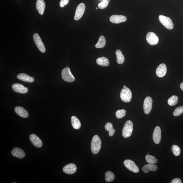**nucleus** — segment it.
<instances>
[{
    "label": "nucleus",
    "mask_w": 183,
    "mask_h": 183,
    "mask_svg": "<svg viewBox=\"0 0 183 183\" xmlns=\"http://www.w3.org/2000/svg\"><path fill=\"white\" fill-rule=\"evenodd\" d=\"M101 141L98 135H95L93 138L91 142V150L93 154L95 155L100 151L101 148Z\"/></svg>",
    "instance_id": "f257e3e1"
},
{
    "label": "nucleus",
    "mask_w": 183,
    "mask_h": 183,
    "mask_svg": "<svg viewBox=\"0 0 183 183\" xmlns=\"http://www.w3.org/2000/svg\"><path fill=\"white\" fill-rule=\"evenodd\" d=\"M133 123L131 120H127L125 122L122 132L123 137L128 138L131 135L133 130Z\"/></svg>",
    "instance_id": "f03ea898"
},
{
    "label": "nucleus",
    "mask_w": 183,
    "mask_h": 183,
    "mask_svg": "<svg viewBox=\"0 0 183 183\" xmlns=\"http://www.w3.org/2000/svg\"><path fill=\"white\" fill-rule=\"evenodd\" d=\"M61 75L63 80L66 82L72 83L75 80V77L72 74L69 67H66L63 70Z\"/></svg>",
    "instance_id": "7ed1b4c3"
},
{
    "label": "nucleus",
    "mask_w": 183,
    "mask_h": 183,
    "mask_svg": "<svg viewBox=\"0 0 183 183\" xmlns=\"http://www.w3.org/2000/svg\"><path fill=\"white\" fill-rule=\"evenodd\" d=\"M159 20L162 25L165 28L169 30L172 29L174 24L172 21L169 17L160 15L159 16Z\"/></svg>",
    "instance_id": "20e7f679"
},
{
    "label": "nucleus",
    "mask_w": 183,
    "mask_h": 183,
    "mask_svg": "<svg viewBox=\"0 0 183 183\" xmlns=\"http://www.w3.org/2000/svg\"><path fill=\"white\" fill-rule=\"evenodd\" d=\"M120 98L123 102L129 103L130 101L132 98L131 91L129 88H123L120 92Z\"/></svg>",
    "instance_id": "39448f33"
},
{
    "label": "nucleus",
    "mask_w": 183,
    "mask_h": 183,
    "mask_svg": "<svg viewBox=\"0 0 183 183\" xmlns=\"http://www.w3.org/2000/svg\"><path fill=\"white\" fill-rule=\"evenodd\" d=\"M123 164L125 167L130 171L135 173H137L139 172L138 167L133 161L129 160H125Z\"/></svg>",
    "instance_id": "423d86ee"
},
{
    "label": "nucleus",
    "mask_w": 183,
    "mask_h": 183,
    "mask_svg": "<svg viewBox=\"0 0 183 183\" xmlns=\"http://www.w3.org/2000/svg\"><path fill=\"white\" fill-rule=\"evenodd\" d=\"M33 38L35 45L40 51L43 53H45L46 52V48L39 35L37 33L34 34Z\"/></svg>",
    "instance_id": "0eeeda50"
},
{
    "label": "nucleus",
    "mask_w": 183,
    "mask_h": 183,
    "mask_svg": "<svg viewBox=\"0 0 183 183\" xmlns=\"http://www.w3.org/2000/svg\"><path fill=\"white\" fill-rule=\"evenodd\" d=\"M147 42L151 45H157L159 41V38L156 34L152 32L147 33L146 36Z\"/></svg>",
    "instance_id": "6e6552de"
},
{
    "label": "nucleus",
    "mask_w": 183,
    "mask_h": 183,
    "mask_svg": "<svg viewBox=\"0 0 183 183\" xmlns=\"http://www.w3.org/2000/svg\"><path fill=\"white\" fill-rule=\"evenodd\" d=\"M85 6L84 4L81 3L79 4L76 8L75 14V20L78 21L82 17L85 12Z\"/></svg>",
    "instance_id": "1a4fd4ad"
},
{
    "label": "nucleus",
    "mask_w": 183,
    "mask_h": 183,
    "mask_svg": "<svg viewBox=\"0 0 183 183\" xmlns=\"http://www.w3.org/2000/svg\"><path fill=\"white\" fill-rule=\"evenodd\" d=\"M153 100L150 97H147L144 101V109L145 114H148L150 112L152 107Z\"/></svg>",
    "instance_id": "9d476101"
},
{
    "label": "nucleus",
    "mask_w": 183,
    "mask_h": 183,
    "mask_svg": "<svg viewBox=\"0 0 183 183\" xmlns=\"http://www.w3.org/2000/svg\"><path fill=\"white\" fill-rule=\"evenodd\" d=\"M110 21L114 23H120L127 21V17L123 15H114L110 17Z\"/></svg>",
    "instance_id": "9b49d317"
},
{
    "label": "nucleus",
    "mask_w": 183,
    "mask_h": 183,
    "mask_svg": "<svg viewBox=\"0 0 183 183\" xmlns=\"http://www.w3.org/2000/svg\"><path fill=\"white\" fill-rule=\"evenodd\" d=\"M153 138L154 142L156 144H158L160 142L161 139V130L160 127L157 126L154 129Z\"/></svg>",
    "instance_id": "f8f14e48"
},
{
    "label": "nucleus",
    "mask_w": 183,
    "mask_h": 183,
    "mask_svg": "<svg viewBox=\"0 0 183 183\" xmlns=\"http://www.w3.org/2000/svg\"><path fill=\"white\" fill-rule=\"evenodd\" d=\"M30 140L31 142L35 147L40 148L42 146V142L40 139L35 134H31L30 136Z\"/></svg>",
    "instance_id": "ddd939ff"
},
{
    "label": "nucleus",
    "mask_w": 183,
    "mask_h": 183,
    "mask_svg": "<svg viewBox=\"0 0 183 183\" xmlns=\"http://www.w3.org/2000/svg\"><path fill=\"white\" fill-rule=\"evenodd\" d=\"M12 89L14 92L21 94H25L28 91L26 87L19 83H15L12 85Z\"/></svg>",
    "instance_id": "4468645a"
},
{
    "label": "nucleus",
    "mask_w": 183,
    "mask_h": 183,
    "mask_svg": "<svg viewBox=\"0 0 183 183\" xmlns=\"http://www.w3.org/2000/svg\"><path fill=\"white\" fill-rule=\"evenodd\" d=\"M77 166L74 164H70L66 165L63 169V171L67 174H73L76 172Z\"/></svg>",
    "instance_id": "2eb2a0df"
},
{
    "label": "nucleus",
    "mask_w": 183,
    "mask_h": 183,
    "mask_svg": "<svg viewBox=\"0 0 183 183\" xmlns=\"http://www.w3.org/2000/svg\"><path fill=\"white\" fill-rule=\"evenodd\" d=\"M167 68L164 63L161 64L158 66L156 70V75L159 78H162L166 74Z\"/></svg>",
    "instance_id": "dca6fc26"
},
{
    "label": "nucleus",
    "mask_w": 183,
    "mask_h": 183,
    "mask_svg": "<svg viewBox=\"0 0 183 183\" xmlns=\"http://www.w3.org/2000/svg\"><path fill=\"white\" fill-rule=\"evenodd\" d=\"M11 154L12 156L21 159L25 157L26 154L19 147H15L11 151Z\"/></svg>",
    "instance_id": "f3484780"
},
{
    "label": "nucleus",
    "mask_w": 183,
    "mask_h": 183,
    "mask_svg": "<svg viewBox=\"0 0 183 183\" xmlns=\"http://www.w3.org/2000/svg\"><path fill=\"white\" fill-rule=\"evenodd\" d=\"M15 111L18 115L23 118H26L28 116V112L23 108L17 107L15 108Z\"/></svg>",
    "instance_id": "a211bd4d"
},
{
    "label": "nucleus",
    "mask_w": 183,
    "mask_h": 183,
    "mask_svg": "<svg viewBox=\"0 0 183 183\" xmlns=\"http://www.w3.org/2000/svg\"><path fill=\"white\" fill-rule=\"evenodd\" d=\"M17 78L21 80L29 83L34 82V79L28 75L24 73H21L17 75Z\"/></svg>",
    "instance_id": "6ab92c4d"
},
{
    "label": "nucleus",
    "mask_w": 183,
    "mask_h": 183,
    "mask_svg": "<svg viewBox=\"0 0 183 183\" xmlns=\"http://www.w3.org/2000/svg\"><path fill=\"white\" fill-rule=\"evenodd\" d=\"M36 8L39 14L43 15L45 9V4L43 0H37Z\"/></svg>",
    "instance_id": "aec40b11"
},
{
    "label": "nucleus",
    "mask_w": 183,
    "mask_h": 183,
    "mask_svg": "<svg viewBox=\"0 0 183 183\" xmlns=\"http://www.w3.org/2000/svg\"><path fill=\"white\" fill-rule=\"evenodd\" d=\"M158 167L155 164H149L145 165L142 168V170L145 173H147L150 171H156L157 170Z\"/></svg>",
    "instance_id": "412c9836"
},
{
    "label": "nucleus",
    "mask_w": 183,
    "mask_h": 183,
    "mask_svg": "<svg viewBox=\"0 0 183 183\" xmlns=\"http://www.w3.org/2000/svg\"><path fill=\"white\" fill-rule=\"evenodd\" d=\"M96 61L98 65L103 67H107L110 64L109 59L104 57L98 58L97 59Z\"/></svg>",
    "instance_id": "4be33fe9"
},
{
    "label": "nucleus",
    "mask_w": 183,
    "mask_h": 183,
    "mask_svg": "<svg viewBox=\"0 0 183 183\" xmlns=\"http://www.w3.org/2000/svg\"><path fill=\"white\" fill-rule=\"evenodd\" d=\"M71 123L73 127L75 129L78 130L81 126V123L78 119L75 116H72Z\"/></svg>",
    "instance_id": "5701e85b"
},
{
    "label": "nucleus",
    "mask_w": 183,
    "mask_h": 183,
    "mask_svg": "<svg viewBox=\"0 0 183 183\" xmlns=\"http://www.w3.org/2000/svg\"><path fill=\"white\" fill-rule=\"evenodd\" d=\"M117 57V62L119 64H122L125 61V56L120 50H117L115 52Z\"/></svg>",
    "instance_id": "b1692460"
},
{
    "label": "nucleus",
    "mask_w": 183,
    "mask_h": 183,
    "mask_svg": "<svg viewBox=\"0 0 183 183\" xmlns=\"http://www.w3.org/2000/svg\"><path fill=\"white\" fill-rule=\"evenodd\" d=\"M105 128L106 130L109 132V134L110 136H113L115 133V130L113 127V125L111 122H107L105 125Z\"/></svg>",
    "instance_id": "393cba45"
},
{
    "label": "nucleus",
    "mask_w": 183,
    "mask_h": 183,
    "mask_svg": "<svg viewBox=\"0 0 183 183\" xmlns=\"http://www.w3.org/2000/svg\"><path fill=\"white\" fill-rule=\"evenodd\" d=\"M106 43V39L104 36H101L99 38L98 43L95 45L97 48H101L104 47Z\"/></svg>",
    "instance_id": "a878e982"
},
{
    "label": "nucleus",
    "mask_w": 183,
    "mask_h": 183,
    "mask_svg": "<svg viewBox=\"0 0 183 183\" xmlns=\"http://www.w3.org/2000/svg\"><path fill=\"white\" fill-rule=\"evenodd\" d=\"M115 176L114 174L110 171H108L105 174V180L107 182H110L114 180Z\"/></svg>",
    "instance_id": "bb28decb"
},
{
    "label": "nucleus",
    "mask_w": 183,
    "mask_h": 183,
    "mask_svg": "<svg viewBox=\"0 0 183 183\" xmlns=\"http://www.w3.org/2000/svg\"><path fill=\"white\" fill-rule=\"evenodd\" d=\"M145 160L149 164H155L158 162V160L154 156L149 155L145 156Z\"/></svg>",
    "instance_id": "cd10ccee"
},
{
    "label": "nucleus",
    "mask_w": 183,
    "mask_h": 183,
    "mask_svg": "<svg viewBox=\"0 0 183 183\" xmlns=\"http://www.w3.org/2000/svg\"><path fill=\"white\" fill-rule=\"evenodd\" d=\"M178 98L177 96L173 95L169 98L167 101L168 104L170 106H174L177 104Z\"/></svg>",
    "instance_id": "c85d7f7f"
},
{
    "label": "nucleus",
    "mask_w": 183,
    "mask_h": 183,
    "mask_svg": "<svg viewBox=\"0 0 183 183\" xmlns=\"http://www.w3.org/2000/svg\"><path fill=\"white\" fill-rule=\"evenodd\" d=\"M172 151L174 155L177 156H179L180 153V147L177 145H173L172 147Z\"/></svg>",
    "instance_id": "c756f323"
},
{
    "label": "nucleus",
    "mask_w": 183,
    "mask_h": 183,
    "mask_svg": "<svg viewBox=\"0 0 183 183\" xmlns=\"http://www.w3.org/2000/svg\"><path fill=\"white\" fill-rule=\"evenodd\" d=\"M126 114V111L124 109L119 110L116 112V115L118 119L124 117Z\"/></svg>",
    "instance_id": "7c9ffc66"
},
{
    "label": "nucleus",
    "mask_w": 183,
    "mask_h": 183,
    "mask_svg": "<svg viewBox=\"0 0 183 183\" xmlns=\"http://www.w3.org/2000/svg\"><path fill=\"white\" fill-rule=\"evenodd\" d=\"M110 2V0H105L103 1L101 3L98 4V7L101 9H103L107 8L109 3Z\"/></svg>",
    "instance_id": "2f4dec72"
},
{
    "label": "nucleus",
    "mask_w": 183,
    "mask_h": 183,
    "mask_svg": "<svg viewBox=\"0 0 183 183\" xmlns=\"http://www.w3.org/2000/svg\"><path fill=\"white\" fill-rule=\"evenodd\" d=\"M183 113V106H180L176 109L173 112V115L175 116H178Z\"/></svg>",
    "instance_id": "473e14b6"
},
{
    "label": "nucleus",
    "mask_w": 183,
    "mask_h": 183,
    "mask_svg": "<svg viewBox=\"0 0 183 183\" xmlns=\"http://www.w3.org/2000/svg\"><path fill=\"white\" fill-rule=\"evenodd\" d=\"M69 0H61L59 5L61 8L64 7L66 5L69 3Z\"/></svg>",
    "instance_id": "72a5a7b5"
},
{
    "label": "nucleus",
    "mask_w": 183,
    "mask_h": 183,
    "mask_svg": "<svg viewBox=\"0 0 183 183\" xmlns=\"http://www.w3.org/2000/svg\"><path fill=\"white\" fill-rule=\"evenodd\" d=\"M182 182L181 179L179 178H176L172 181L171 183H182Z\"/></svg>",
    "instance_id": "f704fd0d"
},
{
    "label": "nucleus",
    "mask_w": 183,
    "mask_h": 183,
    "mask_svg": "<svg viewBox=\"0 0 183 183\" xmlns=\"http://www.w3.org/2000/svg\"><path fill=\"white\" fill-rule=\"evenodd\" d=\"M180 88L182 91H183V83H182L180 84Z\"/></svg>",
    "instance_id": "c9c22d12"
},
{
    "label": "nucleus",
    "mask_w": 183,
    "mask_h": 183,
    "mask_svg": "<svg viewBox=\"0 0 183 183\" xmlns=\"http://www.w3.org/2000/svg\"><path fill=\"white\" fill-rule=\"evenodd\" d=\"M123 88H127L126 86H125V85L123 86Z\"/></svg>",
    "instance_id": "e433bc0d"
},
{
    "label": "nucleus",
    "mask_w": 183,
    "mask_h": 183,
    "mask_svg": "<svg viewBox=\"0 0 183 183\" xmlns=\"http://www.w3.org/2000/svg\"><path fill=\"white\" fill-rule=\"evenodd\" d=\"M100 1H105V0H100Z\"/></svg>",
    "instance_id": "4c0bfd02"
},
{
    "label": "nucleus",
    "mask_w": 183,
    "mask_h": 183,
    "mask_svg": "<svg viewBox=\"0 0 183 183\" xmlns=\"http://www.w3.org/2000/svg\"><path fill=\"white\" fill-rule=\"evenodd\" d=\"M96 9H98V8H96Z\"/></svg>",
    "instance_id": "58836bf2"
}]
</instances>
